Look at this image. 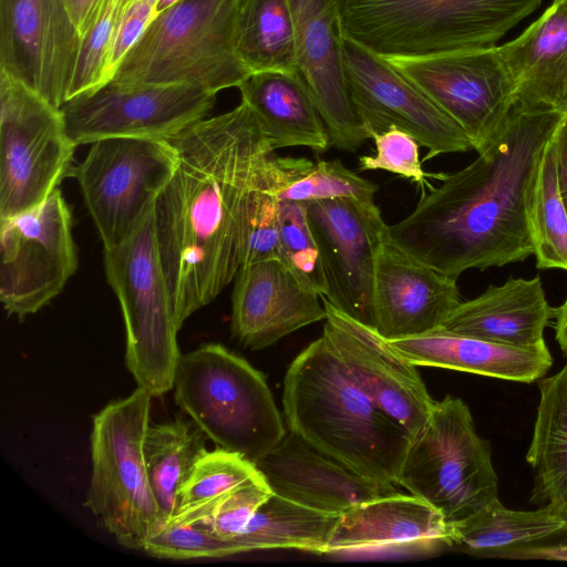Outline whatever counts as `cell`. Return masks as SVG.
I'll return each instance as SVG.
<instances>
[{"label": "cell", "instance_id": "6da1fadb", "mask_svg": "<svg viewBox=\"0 0 567 567\" xmlns=\"http://www.w3.org/2000/svg\"><path fill=\"white\" fill-rule=\"evenodd\" d=\"M177 165L154 205L157 247L178 328L236 277L248 204L275 151L243 101L168 140Z\"/></svg>", "mask_w": 567, "mask_h": 567}, {"label": "cell", "instance_id": "7a4b0ae2", "mask_svg": "<svg viewBox=\"0 0 567 567\" xmlns=\"http://www.w3.org/2000/svg\"><path fill=\"white\" fill-rule=\"evenodd\" d=\"M564 113L516 97L503 125L464 168L440 175L405 218L389 226L408 252L458 278L534 255L527 200L542 154Z\"/></svg>", "mask_w": 567, "mask_h": 567}, {"label": "cell", "instance_id": "3957f363", "mask_svg": "<svg viewBox=\"0 0 567 567\" xmlns=\"http://www.w3.org/2000/svg\"><path fill=\"white\" fill-rule=\"evenodd\" d=\"M288 430L385 487H395L412 436L363 391L321 336L284 380Z\"/></svg>", "mask_w": 567, "mask_h": 567}, {"label": "cell", "instance_id": "277c9868", "mask_svg": "<svg viewBox=\"0 0 567 567\" xmlns=\"http://www.w3.org/2000/svg\"><path fill=\"white\" fill-rule=\"evenodd\" d=\"M542 0H340L346 38L385 60L488 48Z\"/></svg>", "mask_w": 567, "mask_h": 567}, {"label": "cell", "instance_id": "5b68a950", "mask_svg": "<svg viewBox=\"0 0 567 567\" xmlns=\"http://www.w3.org/2000/svg\"><path fill=\"white\" fill-rule=\"evenodd\" d=\"M239 0H181L159 12L116 69L126 85L189 84L218 93L248 76L236 49Z\"/></svg>", "mask_w": 567, "mask_h": 567}, {"label": "cell", "instance_id": "8992f818", "mask_svg": "<svg viewBox=\"0 0 567 567\" xmlns=\"http://www.w3.org/2000/svg\"><path fill=\"white\" fill-rule=\"evenodd\" d=\"M176 404L217 447L256 463L287 430L264 374L219 343L182 354Z\"/></svg>", "mask_w": 567, "mask_h": 567}, {"label": "cell", "instance_id": "52a82bcc", "mask_svg": "<svg viewBox=\"0 0 567 567\" xmlns=\"http://www.w3.org/2000/svg\"><path fill=\"white\" fill-rule=\"evenodd\" d=\"M152 398L137 386L92 419V473L84 505L118 544L137 550L167 524L152 491L143 453Z\"/></svg>", "mask_w": 567, "mask_h": 567}, {"label": "cell", "instance_id": "ba28073f", "mask_svg": "<svg viewBox=\"0 0 567 567\" xmlns=\"http://www.w3.org/2000/svg\"><path fill=\"white\" fill-rule=\"evenodd\" d=\"M104 269L125 323V364L138 388L161 396L173 389L182 354L154 208L127 240L104 250Z\"/></svg>", "mask_w": 567, "mask_h": 567}, {"label": "cell", "instance_id": "9c48e42d", "mask_svg": "<svg viewBox=\"0 0 567 567\" xmlns=\"http://www.w3.org/2000/svg\"><path fill=\"white\" fill-rule=\"evenodd\" d=\"M396 484L440 511L450 525L498 498L491 446L461 399L434 402L427 423L411 440Z\"/></svg>", "mask_w": 567, "mask_h": 567}, {"label": "cell", "instance_id": "30bf717a", "mask_svg": "<svg viewBox=\"0 0 567 567\" xmlns=\"http://www.w3.org/2000/svg\"><path fill=\"white\" fill-rule=\"evenodd\" d=\"M76 146L60 109L0 72V218L32 209L58 189Z\"/></svg>", "mask_w": 567, "mask_h": 567}, {"label": "cell", "instance_id": "8fae6325", "mask_svg": "<svg viewBox=\"0 0 567 567\" xmlns=\"http://www.w3.org/2000/svg\"><path fill=\"white\" fill-rule=\"evenodd\" d=\"M73 171L104 250L127 240L153 210L177 154L168 140L106 138Z\"/></svg>", "mask_w": 567, "mask_h": 567}, {"label": "cell", "instance_id": "7c38bea8", "mask_svg": "<svg viewBox=\"0 0 567 567\" xmlns=\"http://www.w3.org/2000/svg\"><path fill=\"white\" fill-rule=\"evenodd\" d=\"M0 300L9 315H33L63 290L78 255L59 189L32 209L0 218Z\"/></svg>", "mask_w": 567, "mask_h": 567}, {"label": "cell", "instance_id": "4fadbf2b", "mask_svg": "<svg viewBox=\"0 0 567 567\" xmlns=\"http://www.w3.org/2000/svg\"><path fill=\"white\" fill-rule=\"evenodd\" d=\"M216 93L189 84L126 85L112 81L65 102L66 132L76 145L106 138L171 140L205 118Z\"/></svg>", "mask_w": 567, "mask_h": 567}, {"label": "cell", "instance_id": "5bb4252c", "mask_svg": "<svg viewBox=\"0 0 567 567\" xmlns=\"http://www.w3.org/2000/svg\"><path fill=\"white\" fill-rule=\"evenodd\" d=\"M343 65L352 105L370 138L400 128L427 150L423 161L473 150L463 128L399 68L344 35Z\"/></svg>", "mask_w": 567, "mask_h": 567}, {"label": "cell", "instance_id": "9a60e30c", "mask_svg": "<svg viewBox=\"0 0 567 567\" xmlns=\"http://www.w3.org/2000/svg\"><path fill=\"white\" fill-rule=\"evenodd\" d=\"M389 61L463 128L477 153L498 132L517 97L496 45Z\"/></svg>", "mask_w": 567, "mask_h": 567}, {"label": "cell", "instance_id": "2e32d148", "mask_svg": "<svg viewBox=\"0 0 567 567\" xmlns=\"http://www.w3.org/2000/svg\"><path fill=\"white\" fill-rule=\"evenodd\" d=\"M307 216L337 309L374 329L377 258L389 226L375 203L333 198L309 203Z\"/></svg>", "mask_w": 567, "mask_h": 567}, {"label": "cell", "instance_id": "e0dca14e", "mask_svg": "<svg viewBox=\"0 0 567 567\" xmlns=\"http://www.w3.org/2000/svg\"><path fill=\"white\" fill-rule=\"evenodd\" d=\"M81 43L64 0H0V72L58 109L69 100Z\"/></svg>", "mask_w": 567, "mask_h": 567}, {"label": "cell", "instance_id": "ac0fdd59", "mask_svg": "<svg viewBox=\"0 0 567 567\" xmlns=\"http://www.w3.org/2000/svg\"><path fill=\"white\" fill-rule=\"evenodd\" d=\"M322 337L374 403L413 437L427 423L435 401L416 371L373 328L337 309L326 297Z\"/></svg>", "mask_w": 567, "mask_h": 567}, {"label": "cell", "instance_id": "d6986e66", "mask_svg": "<svg viewBox=\"0 0 567 567\" xmlns=\"http://www.w3.org/2000/svg\"><path fill=\"white\" fill-rule=\"evenodd\" d=\"M296 32V70L309 89L330 145L355 152L370 138L352 105L343 65L340 0H288Z\"/></svg>", "mask_w": 567, "mask_h": 567}, {"label": "cell", "instance_id": "ffe728a7", "mask_svg": "<svg viewBox=\"0 0 567 567\" xmlns=\"http://www.w3.org/2000/svg\"><path fill=\"white\" fill-rule=\"evenodd\" d=\"M456 280L408 252L388 230L375 266L374 330L386 340L439 330L462 302Z\"/></svg>", "mask_w": 567, "mask_h": 567}, {"label": "cell", "instance_id": "44dd1931", "mask_svg": "<svg viewBox=\"0 0 567 567\" xmlns=\"http://www.w3.org/2000/svg\"><path fill=\"white\" fill-rule=\"evenodd\" d=\"M452 525L427 502L399 492L340 514L327 554L429 555L450 548Z\"/></svg>", "mask_w": 567, "mask_h": 567}, {"label": "cell", "instance_id": "7402d4cb", "mask_svg": "<svg viewBox=\"0 0 567 567\" xmlns=\"http://www.w3.org/2000/svg\"><path fill=\"white\" fill-rule=\"evenodd\" d=\"M326 316L321 297L279 259L240 266L231 297V332L244 347L265 349Z\"/></svg>", "mask_w": 567, "mask_h": 567}, {"label": "cell", "instance_id": "603a6c76", "mask_svg": "<svg viewBox=\"0 0 567 567\" xmlns=\"http://www.w3.org/2000/svg\"><path fill=\"white\" fill-rule=\"evenodd\" d=\"M255 465L272 493L332 514L398 492L350 470L289 430Z\"/></svg>", "mask_w": 567, "mask_h": 567}, {"label": "cell", "instance_id": "cb8c5ba5", "mask_svg": "<svg viewBox=\"0 0 567 567\" xmlns=\"http://www.w3.org/2000/svg\"><path fill=\"white\" fill-rule=\"evenodd\" d=\"M551 318L554 308L538 276L509 278L462 301L436 331L524 348L544 342V330Z\"/></svg>", "mask_w": 567, "mask_h": 567}, {"label": "cell", "instance_id": "d4e9b609", "mask_svg": "<svg viewBox=\"0 0 567 567\" xmlns=\"http://www.w3.org/2000/svg\"><path fill=\"white\" fill-rule=\"evenodd\" d=\"M388 341L414 365L437 367L524 383L539 380L553 364L545 341L519 348L442 331Z\"/></svg>", "mask_w": 567, "mask_h": 567}, {"label": "cell", "instance_id": "484cf974", "mask_svg": "<svg viewBox=\"0 0 567 567\" xmlns=\"http://www.w3.org/2000/svg\"><path fill=\"white\" fill-rule=\"evenodd\" d=\"M274 151L307 147L324 152L330 138L312 95L298 71H260L238 86Z\"/></svg>", "mask_w": 567, "mask_h": 567}, {"label": "cell", "instance_id": "4316f807", "mask_svg": "<svg viewBox=\"0 0 567 567\" xmlns=\"http://www.w3.org/2000/svg\"><path fill=\"white\" fill-rule=\"evenodd\" d=\"M517 96L567 114V4L555 0L518 38L498 47Z\"/></svg>", "mask_w": 567, "mask_h": 567}, {"label": "cell", "instance_id": "83f0119b", "mask_svg": "<svg viewBox=\"0 0 567 567\" xmlns=\"http://www.w3.org/2000/svg\"><path fill=\"white\" fill-rule=\"evenodd\" d=\"M538 386L540 400L526 455L535 474L532 499L567 522V363Z\"/></svg>", "mask_w": 567, "mask_h": 567}, {"label": "cell", "instance_id": "f1b7e54d", "mask_svg": "<svg viewBox=\"0 0 567 567\" xmlns=\"http://www.w3.org/2000/svg\"><path fill=\"white\" fill-rule=\"evenodd\" d=\"M564 523L544 507L512 511L497 498L452 525L450 548L477 557L504 558L514 549L547 537Z\"/></svg>", "mask_w": 567, "mask_h": 567}, {"label": "cell", "instance_id": "f546056e", "mask_svg": "<svg viewBox=\"0 0 567 567\" xmlns=\"http://www.w3.org/2000/svg\"><path fill=\"white\" fill-rule=\"evenodd\" d=\"M339 516L271 493L244 530L231 540L238 554L279 548L327 554Z\"/></svg>", "mask_w": 567, "mask_h": 567}, {"label": "cell", "instance_id": "4dcf8cb0", "mask_svg": "<svg viewBox=\"0 0 567 567\" xmlns=\"http://www.w3.org/2000/svg\"><path fill=\"white\" fill-rule=\"evenodd\" d=\"M205 433L182 417L147 427L143 453L152 491L168 524L179 511V492L188 474L207 451ZM166 524V525H167Z\"/></svg>", "mask_w": 567, "mask_h": 567}, {"label": "cell", "instance_id": "1f68e13d", "mask_svg": "<svg viewBox=\"0 0 567 567\" xmlns=\"http://www.w3.org/2000/svg\"><path fill=\"white\" fill-rule=\"evenodd\" d=\"M236 49L249 73L296 71L295 21L288 0H239Z\"/></svg>", "mask_w": 567, "mask_h": 567}, {"label": "cell", "instance_id": "d6a6232c", "mask_svg": "<svg viewBox=\"0 0 567 567\" xmlns=\"http://www.w3.org/2000/svg\"><path fill=\"white\" fill-rule=\"evenodd\" d=\"M313 163L300 157L270 154L252 188L243 243L241 265L278 259L280 190Z\"/></svg>", "mask_w": 567, "mask_h": 567}, {"label": "cell", "instance_id": "836d02e7", "mask_svg": "<svg viewBox=\"0 0 567 567\" xmlns=\"http://www.w3.org/2000/svg\"><path fill=\"white\" fill-rule=\"evenodd\" d=\"M527 215L536 267L567 270V210L557 183L553 137L529 187Z\"/></svg>", "mask_w": 567, "mask_h": 567}, {"label": "cell", "instance_id": "e575fe53", "mask_svg": "<svg viewBox=\"0 0 567 567\" xmlns=\"http://www.w3.org/2000/svg\"><path fill=\"white\" fill-rule=\"evenodd\" d=\"M255 463L217 447L196 462L179 492V511L169 523H193L217 499L258 475Z\"/></svg>", "mask_w": 567, "mask_h": 567}, {"label": "cell", "instance_id": "d590c367", "mask_svg": "<svg viewBox=\"0 0 567 567\" xmlns=\"http://www.w3.org/2000/svg\"><path fill=\"white\" fill-rule=\"evenodd\" d=\"M306 203L280 202L278 259L307 289L327 297L329 286Z\"/></svg>", "mask_w": 567, "mask_h": 567}, {"label": "cell", "instance_id": "8d00e7d4", "mask_svg": "<svg viewBox=\"0 0 567 567\" xmlns=\"http://www.w3.org/2000/svg\"><path fill=\"white\" fill-rule=\"evenodd\" d=\"M378 185L347 168L340 159L319 161L284 187L280 200L312 203L333 198H353L375 203Z\"/></svg>", "mask_w": 567, "mask_h": 567}, {"label": "cell", "instance_id": "74e56055", "mask_svg": "<svg viewBox=\"0 0 567 567\" xmlns=\"http://www.w3.org/2000/svg\"><path fill=\"white\" fill-rule=\"evenodd\" d=\"M143 551L168 559L213 558L238 554L231 539L215 535L199 523H168L147 540Z\"/></svg>", "mask_w": 567, "mask_h": 567}, {"label": "cell", "instance_id": "f35d334b", "mask_svg": "<svg viewBox=\"0 0 567 567\" xmlns=\"http://www.w3.org/2000/svg\"><path fill=\"white\" fill-rule=\"evenodd\" d=\"M271 493L259 473L209 505L193 523H199L221 538L231 539L244 530Z\"/></svg>", "mask_w": 567, "mask_h": 567}, {"label": "cell", "instance_id": "ab89813d", "mask_svg": "<svg viewBox=\"0 0 567 567\" xmlns=\"http://www.w3.org/2000/svg\"><path fill=\"white\" fill-rule=\"evenodd\" d=\"M372 140L375 145V154L359 158L360 171L383 169L412 179L422 189L425 186L432 188L426 182L429 174L424 172L420 159V144L409 133L390 127L375 134Z\"/></svg>", "mask_w": 567, "mask_h": 567}, {"label": "cell", "instance_id": "60d3db41", "mask_svg": "<svg viewBox=\"0 0 567 567\" xmlns=\"http://www.w3.org/2000/svg\"><path fill=\"white\" fill-rule=\"evenodd\" d=\"M156 6L157 0H135L127 8L118 22L111 45L109 58L110 81L122 60L158 14Z\"/></svg>", "mask_w": 567, "mask_h": 567}, {"label": "cell", "instance_id": "b9f144b4", "mask_svg": "<svg viewBox=\"0 0 567 567\" xmlns=\"http://www.w3.org/2000/svg\"><path fill=\"white\" fill-rule=\"evenodd\" d=\"M509 559H549L567 561V522L548 535L529 545L514 549L505 555Z\"/></svg>", "mask_w": 567, "mask_h": 567}, {"label": "cell", "instance_id": "7bdbcfd3", "mask_svg": "<svg viewBox=\"0 0 567 567\" xmlns=\"http://www.w3.org/2000/svg\"><path fill=\"white\" fill-rule=\"evenodd\" d=\"M553 144L558 188L567 210V114L563 117L553 136Z\"/></svg>", "mask_w": 567, "mask_h": 567}, {"label": "cell", "instance_id": "ee69618b", "mask_svg": "<svg viewBox=\"0 0 567 567\" xmlns=\"http://www.w3.org/2000/svg\"><path fill=\"white\" fill-rule=\"evenodd\" d=\"M69 14L83 39L93 25L101 0H64Z\"/></svg>", "mask_w": 567, "mask_h": 567}, {"label": "cell", "instance_id": "f6af8a7d", "mask_svg": "<svg viewBox=\"0 0 567 567\" xmlns=\"http://www.w3.org/2000/svg\"><path fill=\"white\" fill-rule=\"evenodd\" d=\"M554 319L556 341L567 357V297L558 308H554Z\"/></svg>", "mask_w": 567, "mask_h": 567}, {"label": "cell", "instance_id": "bcb514c9", "mask_svg": "<svg viewBox=\"0 0 567 567\" xmlns=\"http://www.w3.org/2000/svg\"><path fill=\"white\" fill-rule=\"evenodd\" d=\"M179 1L181 0H158L156 6L157 12L159 13Z\"/></svg>", "mask_w": 567, "mask_h": 567}, {"label": "cell", "instance_id": "7dc6e473", "mask_svg": "<svg viewBox=\"0 0 567 567\" xmlns=\"http://www.w3.org/2000/svg\"><path fill=\"white\" fill-rule=\"evenodd\" d=\"M559 1H563V2H565L567 4V0H559Z\"/></svg>", "mask_w": 567, "mask_h": 567}]
</instances>
